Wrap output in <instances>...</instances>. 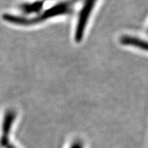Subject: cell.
<instances>
[{
  "instance_id": "cell-1",
  "label": "cell",
  "mask_w": 148,
  "mask_h": 148,
  "mask_svg": "<svg viewBox=\"0 0 148 148\" xmlns=\"http://www.w3.org/2000/svg\"><path fill=\"white\" fill-rule=\"evenodd\" d=\"M97 1V0H84L82 8L77 18L74 32V38L77 42L82 40L83 38L92 10L95 8Z\"/></svg>"
},
{
  "instance_id": "cell-2",
  "label": "cell",
  "mask_w": 148,
  "mask_h": 148,
  "mask_svg": "<svg viewBox=\"0 0 148 148\" xmlns=\"http://www.w3.org/2000/svg\"><path fill=\"white\" fill-rule=\"evenodd\" d=\"M14 119H15V113L13 110H8L5 113L2 124V134L0 139V144L2 146H5L9 143L8 136Z\"/></svg>"
},
{
  "instance_id": "cell-3",
  "label": "cell",
  "mask_w": 148,
  "mask_h": 148,
  "mask_svg": "<svg viewBox=\"0 0 148 148\" xmlns=\"http://www.w3.org/2000/svg\"><path fill=\"white\" fill-rule=\"evenodd\" d=\"M121 42L123 45L130 46L141 50L148 51V41L142 40L137 37L131 36H125L121 38Z\"/></svg>"
},
{
  "instance_id": "cell-4",
  "label": "cell",
  "mask_w": 148,
  "mask_h": 148,
  "mask_svg": "<svg viewBox=\"0 0 148 148\" xmlns=\"http://www.w3.org/2000/svg\"><path fill=\"white\" fill-rule=\"evenodd\" d=\"M66 148H86V145L81 138H75L68 144Z\"/></svg>"
},
{
  "instance_id": "cell-5",
  "label": "cell",
  "mask_w": 148,
  "mask_h": 148,
  "mask_svg": "<svg viewBox=\"0 0 148 148\" xmlns=\"http://www.w3.org/2000/svg\"><path fill=\"white\" fill-rule=\"evenodd\" d=\"M5 148H16V147H14V145H12V144H9V143L6 144V145H5Z\"/></svg>"
}]
</instances>
